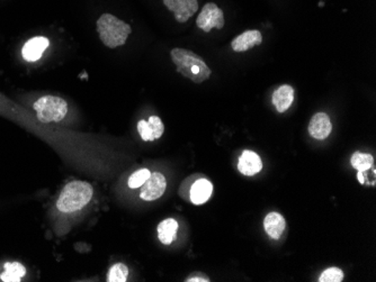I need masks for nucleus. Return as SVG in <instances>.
Returning <instances> with one entry per match:
<instances>
[{
	"label": "nucleus",
	"instance_id": "5",
	"mask_svg": "<svg viewBox=\"0 0 376 282\" xmlns=\"http://www.w3.org/2000/svg\"><path fill=\"white\" fill-rule=\"evenodd\" d=\"M225 24L224 14L216 3H207L200 10L198 17L196 19V25L205 33L211 32L212 28L221 30Z\"/></svg>",
	"mask_w": 376,
	"mask_h": 282
},
{
	"label": "nucleus",
	"instance_id": "11",
	"mask_svg": "<svg viewBox=\"0 0 376 282\" xmlns=\"http://www.w3.org/2000/svg\"><path fill=\"white\" fill-rule=\"evenodd\" d=\"M262 43V33L257 30H250L235 37L231 42V47L235 52H246L248 50L253 49Z\"/></svg>",
	"mask_w": 376,
	"mask_h": 282
},
{
	"label": "nucleus",
	"instance_id": "19",
	"mask_svg": "<svg viewBox=\"0 0 376 282\" xmlns=\"http://www.w3.org/2000/svg\"><path fill=\"white\" fill-rule=\"evenodd\" d=\"M152 175V172L148 169L138 170L133 172L132 175L129 177L127 184L131 189H136L141 187L142 184H145V181L148 180L149 177Z\"/></svg>",
	"mask_w": 376,
	"mask_h": 282
},
{
	"label": "nucleus",
	"instance_id": "14",
	"mask_svg": "<svg viewBox=\"0 0 376 282\" xmlns=\"http://www.w3.org/2000/svg\"><path fill=\"white\" fill-rule=\"evenodd\" d=\"M294 100V89L289 85H283L273 94V104L278 113H285L292 106Z\"/></svg>",
	"mask_w": 376,
	"mask_h": 282
},
{
	"label": "nucleus",
	"instance_id": "12",
	"mask_svg": "<svg viewBox=\"0 0 376 282\" xmlns=\"http://www.w3.org/2000/svg\"><path fill=\"white\" fill-rule=\"evenodd\" d=\"M212 193L213 186L210 181L207 179H198L191 186L189 193L191 202L194 205H203L210 199Z\"/></svg>",
	"mask_w": 376,
	"mask_h": 282
},
{
	"label": "nucleus",
	"instance_id": "10",
	"mask_svg": "<svg viewBox=\"0 0 376 282\" xmlns=\"http://www.w3.org/2000/svg\"><path fill=\"white\" fill-rule=\"evenodd\" d=\"M262 159L259 158L258 154L249 150L242 152L238 162V170L240 173L247 177H253L262 171Z\"/></svg>",
	"mask_w": 376,
	"mask_h": 282
},
{
	"label": "nucleus",
	"instance_id": "8",
	"mask_svg": "<svg viewBox=\"0 0 376 282\" xmlns=\"http://www.w3.org/2000/svg\"><path fill=\"white\" fill-rule=\"evenodd\" d=\"M49 39L44 36L32 37L28 40L25 45L23 46L22 56L24 60L28 62H36L40 60L45 52V50L49 47Z\"/></svg>",
	"mask_w": 376,
	"mask_h": 282
},
{
	"label": "nucleus",
	"instance_id": "2",
	"mask_svg": "<svg viewBox=\"0 0 376 282\" xmlns=\"http://www.w3.org/2000/svg\"><path fill=\"white\" fill-rule=\"evenodd\" d=\"M93 195L92 184L86 181H71L60 193L59 198L56 200V208L67 214L77 212L90 203Z\"/></svg>",
	"mask_w": 376,
	"mask_h": 282
},
{
	"label": "nucleus",
	"instance_id": "3",
	"mask_svg": "<svg viewBox=\"0 0 376 282\" xmlns=\"http://www.w3.org/2000/svg\"><path fill=\"white\" fill-rule=\"evenodd\" d=\"M97 32L104 45L109 49H116L127 43V37L132 33V28L116 16L103 14L97 19Z\"/></svg>",
	"mask_w": 376,
	"mask_h": 282
},
{
	"label": "nucleus",
	"instance_id": "1",
	"mask_svg": "<svg viewBox=\"0 0 376 282\" xmlns=\"http://www.w3.org/2000/svg\"><path fill=\"white\" fill-rule=\"evenodd\" d=\"M170 56L176 65L177 72L195 83H202L210 79L212 71L203 58L188 50L175 47Z\"/></svg>",
	"mask_w": 376,
	"mask_h": 282
},
{
	"label": "nucleus",
	"instance_id": "18",
	"mask_svg": "<svg viewBox=\"0 0 376 282\" xmlns=\"http://www.w3.org/2000/svg\"><path fill=\"white\" fill-rule=\"evenodd\" d=\"M129 276V268L124 263H116L108 272V282H127Z\"/></svg>",
	"mask_w": 376,
	"mask_h": 282
},
{
	"label": "nucleus",
	"instance_id": "9",
	"mask_svg": "<svg viewBox=\"0 0 376 282\" xmlns=\"http://www.w3.org/2000/svg\"><path fill=\"white\" fill-rule=\"evenodd\" d=\"M333 131V124L329 116L326 113H317L312 116L309 124V133L315 140H324L330 135Z\"/></svg>",
	"mask_w": 376,
	"mask_h": 282
},
{
	"label": "nucleus",
	"instance_id": "20",
	"mask_svg": "<svg viewBox=\"0 0 376 282\" xmlns=\"http://www.w3.org/2000/svg\"><path fill=\"white\" fill-rule=\"evenodd\" d=\"M344 272L340 268L333 267L329 268L327 270H324L321 273L319 282H342L344 280Z\"/></svg>",
	"mask_w": 376,
	"mask_h": 282
},
{
	"label": "nucleus",
	"instance_id": "6",
	"mask_svg": "<svg viewBox=\"0 0 376 282\" xmlns=\"http://www.w3.org/2000/svg\"><path fill=\"white\" fill-rule=\"evenodd\" d=\"M166 187L167 181L165 175L160 172H154L149 177L148 180L142 184L140 197L145 202H154L163 197Z\"/></svg>",
	"mask_w": 376,
	"mask_h": 282
},
{
	"label": "nucleus",
	"instance_id": "23",
	"mask_svg": "<svg viewBox=\"0 0 376 282\" xmlns=\"http://www.w3.org/2000/svg\"><path fill=\"white\" fill-rule=\"evenodd\" d=\"M185 281L187 282H209L210 279L209 278H202V276H191V278H188Z\"/></svg>",
	"mask_w": 376,
	"mask_h": 282
},
{
	"label": "nucleus",
	"instance_id": "7",
	"mask_svg": "<svg viewBox=\"0 0 376 282\" xmlns=\"http://www.w3.org/2000/svg\"><path fill=\"white\" fill-rule=\"evenodd\" d=\"M164 5L178 23L187 22L198 10V0H164Z\"/></svg>",
	"mask_w": 376,
	"mask_h": 282
},
{
	"label": "nucleus",
	"instance_id": "24",
	"mask_svg": "<svg viewBox=\"0 0 376 282\" xmlns=\"http://www.w3.org/2000/svg\"><path fill=\"white\" fill-rule=\"evenodd\" d=\"M357 178L362 184H364V175H363V172L358 171Z\"/></svg>",
	"mask_w": 376,
	"mask_h": 282
},
{
	"label": "nucleus",
	"instance_id": "21",
	"mask_svg": "<svg viewBox=\"0 0 376 282\" xmlns=\"http://www.w3.org/2000/svg\"><path fill=\"white\" fill-rule=\"evenodd\" d=\"M148 124L149 126H150V129H152V135H154V140H158V138H160L161 136L164 135L165 125L164 123H163V120H161L159 117H150L148 120Z\"/></svg>",
	"mask_w": 376,
	"mask_h": 282
},
{
	"label": "nucleus",
	"instance_id": "17",
	"mask_svg": "<svg viewBox=\"0 0 376 282\" xmlns=\"http://www.w3.org/2000/svg\"><path fill=\"white\" fill-rule=\"evenodd\" d=\"M374 159L370 154L355 152L351 158V164L357 171L364 172L373 166Z\"/></svg>",
	"mask_w": 376,
	"mask_h": 282
},
{
	"label": "nucleus",
	"instance_id": "16",
	"mask_svg": "<svg viewBox=\"0 0 376 282\" xmlns=\"http://www.w3.org/2000/svg\"><path fill=\"white\" fill-rule=\"evenodd\" d=\"M5 270L0 274V280L5 282H19L26 274V268L19 262H7Z\"/></svg>",
	"mask_w": 376,
	"mask_h": 282
},
{
	"label": "nucleus",
	"instance_id": "15",
	"mask_svg": "<svg viewBox=\"0 0 376 282\" xmlns=\"http://www.w3.org/2000/svg\"><path fill=\"white\" fill-rule=\"evenodd\" d=\"M158 239L165 246H169L176 239L178 223L174 218H167L158 225Z\"/></svg>",
	"mask_w": 376,
	"mask_h": 282
},
{
	"label": "nucleus",
	"instance_id": "13",
	"mask_svg": "<svg viewBox=\"0 0 376 282\" xmlns=\"http://www.w3.org/2000/svg\"><path fill=\"white\" fill-rule=\"evenodd\" d=\"M285 227H286L285 219L278 213H269L264 221V228H265L266 233L269 234V237L275 241L281 239Z\"/></svg>",
	"mask_w": 376,
	"mask_h": 282
},
{
	"label": "nucleus",
	"instance_id": "4",
	"mask_svg": "<svg viewBox=\"0 0 376 282\" xmlns=\"http://www.w3.org/2000/svg\"><path fill=\"white\" fill-rule=\"evenodd\" d=\"M41 123H59L68 113V104L56 96H44L33 105Z\"/></svg>",
	"mask_w": 376,
	"mask_h": 282
},
{
	"label": "nucleus",
	"instance_id": "22",
	"mask_svg": "<svg viewBox=\"0 0 376 282\" xmlns=\"http://www.w3.org/2000/svg\"><path fill=\"white\" fill-rule=\"evenodd\" d=\"M138 132H139L140 136L145 142L154 141V135H152V129L149 126L148 122L145 120H140L138 123Z\"/></svg>",
	"mask_w": 376,
	"mask_h": 282
}]
</instances>
